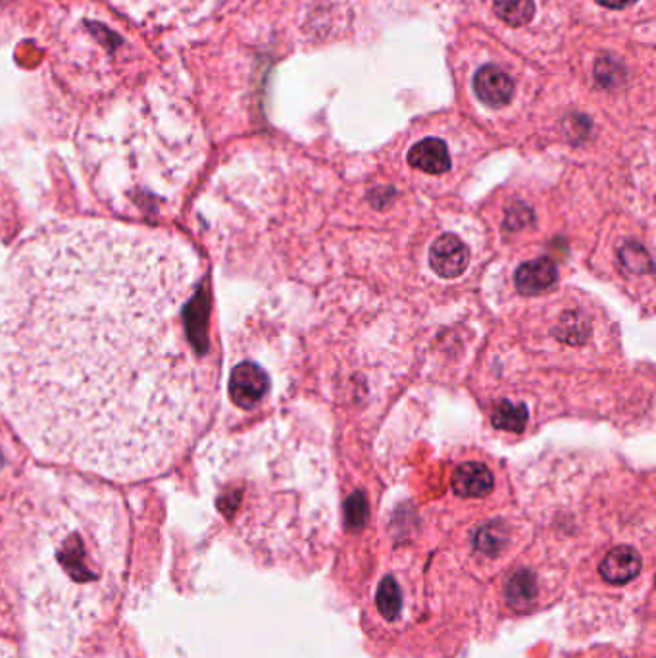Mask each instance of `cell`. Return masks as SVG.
I'll return each instance as SVG.
<instances>
[{
    "label": "cell",
    "mask_w": 656,
    "mask_h": 658,
    "mask_svg": "<svg viewBox=\"0 0 656 658\" xmlns=\"http://www.w3.org/2000/svg\"><path fill=\"white\" fill-rule=\"evenodd\" d=\"M210 297L164 229L70 220L35 231L0 281V412L43 460L154 478L210 410Z\"/></svg>",
    "instance_id": "obj_1"
},
{
    "label": "cell",
    "mask_w": 656,
    "mask_h": 658,
    "mask_svg": "<svg viewBox=\"0 0 656 658\" xmlns=\"http://www.w3.org/2000/svg\"><path fill=\"white\" fill-rule=\"evenodd\" d=\"M620 258L624 262V266L633 272V274H651L653 272V260L649 253L639 247L637 243H628L622 253H620Z\"/></svg>",
    "instance_id": "obj_17"
},
{
    "label": "cell",
    "mask_w": 656,
    "mask_h": 658,
    "mask_svg": "<svg viewBox=\"0 0 656 658\" xmlns=\"http://www.w3.org/2000/svg\"><path fill=\"white\" fill-rule=\"evenodd\" d=\"M408 164L426 174L439 176V174H445L451 170V154H449L445 141L428 137L410 149Z\"/></svg>",
    "instance_id": "obj_13"
},
{
    "label": "cell",
    "mask_w": 656,
    "mask_h": 658,
    "mask_svg": "<svg viewBox=\"0 0 656 658\" xmlns=\"http://www.w3.org/2000/svg\"><path fill=\"white\" fill-rule=\"evenodd\" d=\"M122 545L85 524L64 522L33 558L27 595L49 630L77 637L95 626L118 591Z\"/></svg>",
    "instance_id": "obj_3"
},
{
    "label": "cell",
    "mask_w": 656,
    "mask_h": 658,
    "mask_svg": "<svg viewBox=\"0 0 656 658\" xmlns=\"http://www.w3.org/2000/svg\"><path fill=\"white\" fill-rule=\"evenodd\" d=\"M470 264V251L460 237L453 233L441 235L429 249V266L437 276L455 279L466 272Z\"/></svg>",
    "instance_id": "obj_9"
},
{
    "label": "cell",
    "mask_w": 656,
    "mask_h": 658,
    "mask_svg": "<svg viewBox=\"0 0 656 658\" xmlns=\"http://www.w3.org/2000/svg\"><path fill=\"white\" fill-rule=\"evenodd\" d=\"M152 24L183 29L218 14L231 0H131Z\"/></svg>",
    "instance_id": "obj_4"
},
{
    "label": "cell",
    "mask_w": 656,
    "mask_h": 658,
    "mask_svg": "<svg viewBox=\"0 0 656 658\" xmlns=\"http://www.w3.org/2000/svg\"><path fill=\"white\" fill-rule=\"evenodd\" d=\"M508 541H510V533L503 522H489L474 533V549L487 560L501 557Z\"/></svg>",
    "instance_id": "obj_14"
},
{
    "label": "cell",
    "mask_w": 656,
    "mask_h": 658,
    "mask_svg": "<svg viewBox=\"0 0 656 658\" xmlns=\"http://www.w3.org/2000/svg\"><path fill=\"white\" fill-rule=\"evenodd\" d=\"M476 97L491 108H501L512 101L516 85L499 66H483L474 77Z\"/></svg>",
    "instance_id": "obj_10"
},
{
    "label": "cell",
    "mask_w": 656,
    "mask_h": 658,
    "mask_svg": "<svg viewBox=\"0 0 656 658\" xmlns=\"http://www.w3.org/2000/svg\"><path fill=\"white\" fill-rule=\"evenodd\" d=\"M505 605L516 614L530 612L539 607L543 599V583L533 568H516L503 582Z\"/></svg>",
    "instance_id": "obj_7"
},
{
    "label": "cell",
    "mask_w": 656,
    "mask_h": 658,
    "mask_svg": "<svg viewBox=\"0 0 656 658\" xmlns=\"http://www.w3.org/2000/svg\"><path fill=\"white\" fill-rule=\"evenodd\" d=\"M493 474L481 462H466L456 468L453 491L462 499H481L493 491Z\"/></svg>",
    "instance_id": "obj_11"
},
{
    "label": "cell",
    "mask_w": 656,
    "mask_h": 658,
    "mask_svg": "<svg viewBox=\"0 0 656 658\" xmlns=\"http://www.w3.org/2000/svg\"><path fill=\"white\" fill-rule=\"evenodd\" d=\"M345 512H347V524L353 530L362 528L368 520V501H366V497L362 493H354L345 505Z\"/></svg>",
    "instance_id": "obj_18"
},
{
    "label": "cell",
    "mask_w": 656,
    "mask_h": 658,
    "mask_svg": "<svg viewBox=\"0 0 656 658\" xmlns=\"http://www.w3.org/2000/svg\"><path fill=\"white\" fill-rule=\"evenodd\" d=\"M495 14L512 27L528 26L535 14L533 0H493Z\"/></svg>",
    "instance_id": "obj_15"
},
{
    "label": "cell",
    "mask_w": 656,
    "mask_h": 658,
    "mask_svg": "<svg viewBox=\"0 0 656 658\" xmlns=\"http://www.w3.org/2000/svg\"><path fill=\"white\" fill-rule=\"evenodd\" d=\"M645 570V558L633 545H616L597 562V583L606 589H626Z\"/></svg>",
    "instance_id": "obj_5"
},
{
    "label": "cell",
    "mask_w": 656,
    "mask_h": 658,
    "mask_svg": "<svg viewBox=\"0 0 656 658\" xmlns=\"http://www.w3.org/2000/svg\"><path fill=\"white\" fill-rule=\"evenodd\" d=\"M530 412L524 405H512L508 401H503L501 405L493 410L491 422L497 430L512 431V433H522L526 424H528Z\"/></svg>",
    "instance_id": "obj_16"
},
{
    "label": "cell",
    "mask_w": 656,
    "mask_h": 658,
    "mask_svg": "<svg viewBox=\"0 0 656 658\" xmlns=\"http://www.w3.org/2000/svg\"><path fill=\"white\" fill-rule=\"evenodd\" d=\"M45 0H0V45L45 22Z\"/></svg>",
    "instance_id": "obj_6"
},
{
    "label": "cell",
    "mask_w": 656,
    "mask_h": 658,
    "mask_svg": "<svg viewBox=\"0 0 656 658\" xmlns=\"http://www.w3.org/2000/svg\"><path fill=\"white\" fill-rule=\"evenodd\" d=\"M43 24L51 76L81 99L110 101L156 68L141 35L97 0L64 2Z\"/></svg>",
    "instance_id": "obj_2"
},
{
    "label": "cell",
    "mask_w": 656,
    "mask_h": 658,
    "mask_svg": "<svg viewBox=\"0 0 656 658\" xmlns=\"http://www.w3.org/2000/svg\"><path fill=\"white\" fill-rule=\"evenodd\" d=\"M558 279V272L553 260L549 258H537L522 264L516 274H514V283L516 289L522 295H539L549 291Z\"/></svg>",
    "instance_id": "obj_12"
},
{
    "label": "cell",
    "mask_w": 656,
    "mask_h": 658,
    "mask_svg": "<svg viewBox=\"0 0 656 658\" xmlns=\"http://www.w3.org/2000/svg\"><path fill=\"white\" fill-rule=\"evenodd\" d=\"M0 658H14V655L0 643Z\"/></svg>",
    "instance_id": "obj_20"
},
{
    "label": "cell",
    "mask_w": 656,
    "mask_h": 658,
    "mask_svg": "<svg viewBox=\"0 0 656 658\" xmlns=\"http://www.w3.org/2000/svg\"><path fill=\"white\" fill-rule=\"evenodd\" d=\"M595 2L605 6V8H610V10H622V8H628L631 4H635L637 0H595Z\"/></svg>",
    "instance_id": "obj_19"
},
{
    "label": "cell",
    "mask_w": 656,
    "mask_h": 658,
    "mask_svg": "<svg viewBox=\"0 0 656 658\" xmlns=\"http://www.w3.org/2000/svg\"><path fill=\"white\" fill-rule=\"evenodd\" d=\"M270 391L268 374L254 362L235 366L229 380V397L239 408H253Z\"/></svg>",
    "instance_id": "obj_8"
}]
</instances>
